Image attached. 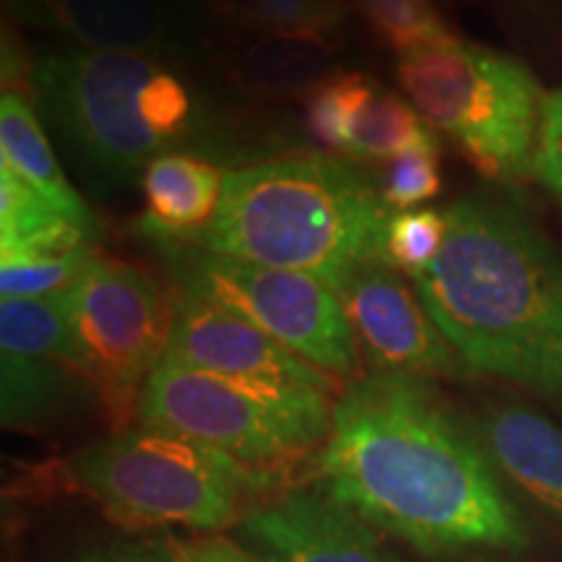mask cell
<instances>
[{"label":"cell","mask_w":562,"mask_h":562,"mask_svg":"<svg viewBox=\"0 0 562 562\" xmlns=\"http://www.w3.org/2000/svg\"><path fill=\"white\" fill-rule=\"evenodd\" d=\"M318 484L351 516L419 552L529 544L480 440L451 417L427 378L357 375L336 398Z\"/></svg>","instance_id":"1"},{"label":"cell","mask_w":562,"mask_h":562,"mask_svg":"<svg viewBox=\"0 0 562 562\" xmlns=\"http://www.w3.org/2000/svg\"><path fill=\"white\" fill-rule=\"evenodd\" d=\"M438 261L414 277L422 305L472 370L562 396V258L521 209L467 195Z\"/></svg>","instance_id":"2"},{"label":"cell","mask_w":562,"mask_h":562,"mask_svg":"<svg viewBox=\"0 0 562 562\" xmlns=\"http://www.w3.org/2000/svg\"><path fill=\"white\" fill-rule=\"evenodd\" d=\"M389 216L381 191L339 159H269L227 172L199 248L311 273L336 290L357 266L383 258Z\"/></svg>","instance_id":"3"},{"label":"cell","mask_w":562,"mask_h":562,"mask_svg":"<svg viewBox=\"0 0 562 562\" xmlns=\"http://www.w3.org/2000/svg\"><path fill=\"white\" fill-rule=\"evenodd\" d=\"M34 102L83 167L108 182L140 180L154 159L199 136L201 110L167 63L70 47L34 63Z\"/></svg>","instance_id":"4"},{"label":"cell","mask_w":562,"mask_h":562,"mask_svg":"<svg viewBox=\"0 0 562 562\" xmlns=\"http://www.w3.org/2000/svg\"><path fill=\"white\" fill-rule=\"evenodd\" d=\"M63 480L131 529L182 526L220 533L240 524L252 508L245 501L269 482V472L136 422L66 459Z\"/></svg>","instance_id":"5"},{"label":"cell","mask_w":562,"mask_h":562,"mask_svg":"<svg viewBox=\"0 0 562 562\" xmlns=\"http://www.w3.org/2000/svg\"><path fill=\"white\" fill-rule=\"evenodd\" d=\"M396 74L422 121L451 138L484 178L537 175L547 97L524 63L448 37L398 58Z\"/></svg>","instance_id":"6"},{"label":"cell","mask_w":562,"mask_h":562,"mask_svg":"<svg viewBox=\"0 0 562 562\" xmlns=\"http://www.w3.org/2000/svg\"><path fill=\"white\" fill-rule=\"evenodd\" d=\"M334 396L277 391L161 357L138 402L140 425L182 435L258 472H277L326 442Z\"/></svg>","instance_id":"7"},{"label":"cell","mask_w":562,"mask_h":562,"mask_svg":"<svg viewBox=\"0 0 562 562\" xmlns=\"http://www.w3.org/2000/svg\"><path fill=\"white\" fill-rule=\"evenodd\" d=\"M60 305L91 396L112 430L133 427L144 385L170 347L178 297L136 266L97 252Z\"/></svg>","instance_id":"8"},{"label":"cell","mask_w":562,"mask_h":562,"mask_svg":"<svg viewBox=\"0 0 562 562\" xmlns=\"http://www.w3.org/2000/svg\"><path fill=\"white\" fill-rule=\"evenodd\" d=\"M180 292L243 315L271 339L336 381H355L360 344L331 284L302 271L271 269L211 250H172Z\"/></svg>","instance_id":"9"},{"label":"cell","mask_w":562,"mask_h":562,"mask_svg":"<svg viewBox=\"0 0 562 562\" xmlns=\"http://www.w3.org/2000/svg\"><path fill=\"white\" fill-rule=\"evenodd\" d=\"M91 393L76 360L60 294L0 302V419L11 430H37Z\"/></svg>","instance_id":"10"},{"label":"cell","mask_w":562,"mask_h":562,"mask_svg":"<svg viewBox=\"0 0 562 562\" xmlns=\"http://www.w3.org/2000/svg\"><path fill=\"white\" fill-rule=\"evenodd\" d=\"M336 294L372 370L417 378L461 372V357L435 326L417 290L406 286L383 258L357 266L336 286Z\"/></svg>","instance_id":"11"},{"label":"cell","mask_w":562,"mask_h":562,"mask_svg":"<svg viewBox=\"0 0 562 562\" xmlns=\"http://www.w3.org/2000/svg\"><path fill=\"white\" fill-rule=\"evenodd\" d=\"M165 357L277 391H321L331 396L339 391L336 378L313 368L243 315L188 292L178 294V313Z\"/></svg>","instance_id":"12"},{"label":"cell","mask_w":562,"mask_h":562,"mask_svg":"<svg viewBox=\"0 0 562 562\" xmlns=\"http://www.w3.org/2000/svg\"><path fill=\"white\" fill-rule=\"evenodd\" d=\"M237 531L263 562H404L372 526L321 490H292L252 505Z\"/></svg>","instance_id":"13"},{"label":"cell","mask_w":562,"mask_h":562,"mask_svg":"<svg viewBox=\"0 0 562 562\" xmlns=\"http://www.w3.org/2000/svg\"><path fill=\"white\" fill-rule=\"evenodd\" d=\"M34 16L87 50L144 55L165 63L193 45L182 0H37Z\"/></svg>","instance_id":"14"},{"label":"cell","mask_w":562,"mask_h":562,"mask_svg":"<svg viewBox=\"0 0 562 562\" xmlns=\"http://www.w3.org/2000/svg\"><path fill=\"white\" fill-rule=\"evenodd\" d=\"M227 172L186 151L154 159L140 175L138 229L157 243L199 245L220 211Z\"/></svg>","instance_id":"15"},{"label":"cell","mask_w":562,"mask_h":562,"mask_svg":"<svg viewBox=\"0 0 562 562\" xmlns=\"http://www.w3.org/2000/svg\"><path fill=\"white\" fill-rule=\"evenodd\" d=\"M490 461L537 503L562 516V430L524 406H495L476 425Z\"/></svg>","instance_id":"16"},{"label":"cell","mask_w":562,"mask_h":562,"mask_svg":"<svg viewBox=\"0 0 562 562\" xmlns=\"http://www.w3.org/2000/svg\"><path fill=\"white\" fill-rule=\"evenodd\" d=\"M97 258L94 232L63 220L13 243H0L3 300L58 297Z\"/></svg>","instance_id":"17"},{"label":"cell","mask_w":562,"mask_h":562,"mask_svg":"<svg viewBox=\"0 0 562 562\" xmlns=\"http://www.w3.org/2000/svg\"><path fill=\"white\" fill-rule=\"evenodd\" d=\"M334 34L323 32H258L235 55L243 87L273 100L307 97L334 76Z\"/></svg>","instance_id":"18"},{"label":"cell","mask_w":562,"mask_h":562,"mask_svg":"<svg viewBox=\"0 0 562 562\" xmlns=\"http://www.w3.org/2000/svg\"><path fill=\"white\" fill-rule=\"evenodd\" d=\"M0 165L16 172L26 186L70 222L94 232L97 220L81 195L68 186L66 172L50 149L37 108L19 89H5L0 100Z\"/></svg>","instance_id":"19"},{"label":"cell","mask_w":562,"mask_h":562,"mask_svg":"<svg viewBox=\"0 0 562 562\" xmlns=\"http://www.w3.org/2000/svg\"><path fill=\"white\" fill-rule=\"evenodd\" d=\"M435 131L419 117L414 104L396 91L375 83L357 112L349 140V159L393 161L417 146L432 144Z\"/></svg>","instance_id":"20"},{"label":"cell","mask_w":562,"mask_h":562,"mask_svg":"<svg viewBox=\"0 0 562 562\" xmlns=\"http://www.w3.org/2000/svg\"><path fill=\"white\" fill-rule=\"evenodd\" d=\"M222 19L245 32L334 34L347 16V0H209Z\"/></svg>","instance_id":"21"},{"label":"cell","mask_w":562,"mask_h":562,"mask_svg":"<svg viewBox=\"0 0 562 562\" xmlns=\"http://www.w3.org/2000/svg\"><path fill=\"white\" fill-rule=\"evenodd\" d=\"M375 87L362 74H334L305 97V121L311 136L336 157H349L357 112Z\"/></svg>","instance_id":"22"},{"label":"cell","mask_w":562,"mask_h":562,"mask_svg":"<svg viewBox=\"0 0 562 562\" xmlns=\"http://www.w3.org/2000/svg\"><path fill=\"white\" fill-rule=\"evenodd\" d=\"M370 30L391 47L398 58L425 45L453 37L442 24L432 0H351Z\"/></svg>","instance_id":"23"},{"label":"cell","mask_w":562,"mask_h":562,"mask_svg":"<svg viewBox=\"0 0 562 562\" xmlns=\"http://www.w3.org/2000/svg\"><path fill=\"white\" fill-rule=\"evenodd\" d=\"M446 237L448 214L442 211H391L383 232V261L414 279L438 261Z\"/></svg>","instance_id":"24"},{"label":"cell","mask_w":562,"mask_h":562,"mask_svg":"<svg viewBox=\"0 0 562 562\" xmlns=\"http://www.w3.org/2000/svg\"><path fill=\"white\" fill-rule=\"evenodd\" d=\"M440 149L438 140L417 146L389 161L383 175L381 199L389 211H409L440 193Z\"/></svg>","instance_id":"25"},{"label":"cell","mask_w":562,"mask_h":562,"mask_svg":"<svg viewBox=\"0 0 562 562\" xmlns=\"http://www.w3.org/2000/svg\"><path fill=\"white\" fill-rule=\"evenodd\" d=\"M58 220H63L60 211H55L16 172L0 165V243H13Z\"/></svg>","instance_id":"26"},{"label":"cell","mask_w":562,"mask_h":562,"mask_svg":"<svg viewBox=\"0 0 562 562\" xmlns=\"http://www.w3.org/2000/svg\"><path fill=\"white\" fill-rule=\"evenodd\" d=\"M537 178L562 203V89L544 100L542 136L537 151Z\"/></svg>","instance_id":"27"},{"label":"cell","mask_w":562,"mask_h":562,"mask_svg":"<svg viewBox=\"0 0 562 562\" xmlns=\"http://www.w3.org/2000/svg\"><path fill=\"white\" fill-rule=\"evenodd\" d=\"M175 562H263L243 542H232L224 533H199L191 539L165 537Z\"/></svg>","instance_id":"28"},{"label":"cell","mask_w":562,"mask_h":562,"mask_svg":"<svg viewBox=\"0 0 562 562\" xmlns=\"http://www.w3.org/2000/svg\"><path fill=\"white\" fill-rule=\"evenodd\" d=\"M68 562H175L165 539H112L83 547Z\"/></svg>","instance_id":"29"}]
</instances>
